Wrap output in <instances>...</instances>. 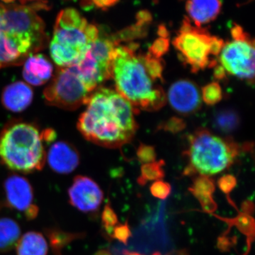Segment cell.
<instances>
[{
    "mask_svg": "<svg viewBox=\"0 0 255 255\" xmlns=\"http://www.w3.org/2000/svg\"><path fill=\"white\" fill-rule=\"evenodd\" d=\"M46 160L50 169L56 173L68 174L78 167L80 157L78 151L71 144L58 141L50 145Z\"/></svg>",
    "mask_w": 255,
    "mask_h": 255,
    "instance_id": "cell-14",
    "label": "cell"
},
{
    "mask_svg": "<svg viewBox=\"0 0 255 255\" xmlns=\"http://www.w3.org/2000/svg\"><path fill=\"white\" fill-rule=\"evenodd\" d=\"M49 240L50 246L55 255H62V250L67 245L80 237V233L64 232L58 229H46L45 231Z\"/></svg>",
    "mask_w": 255,
    "mask_h": 255,
    "instance_id": "cell-22",
    "label": "cell"
},
{
    "mask_svg": "<svg viewBox=\"0 0 255 255\" xmlns=\"http://www.w3.org/2000/svg\"><path fill=\"white\" fill-rule=\"evenodd\" d=\"M119 43L114 36L102 35L92 43L85 58L75 65L80 78L92 92L106 80L112 78L114 51Z\"/></svg>",
    "mask_w": 255,
    "mask_h": 255,
    "instance_id": "cell-10",
    "label": "cell"
},
{
    "mask_svg": "<svg viewBox=\"0 0 255 255\" xmlns=\"http://www.w3.org/2000/svg\"><path fill=\"white\" fill-rule=\"evenodd\" d=\"M214 75L216 80H223L226 78V72L221 65H216L214 67Z\"/></svg>",
    "mask_w": 255,
    "mask_h": 255,
    "instance_id": "cell-34",
    "label": "cell"
},
{
    "mask_svg": "<svg viewBox=\"0 0 255 255\" xmlns=\"http://www.w3.org/2000/svg\"><path fill=\"white\" fill-rule=\"evenodd\" d=\"M137 159L143 164L155 162L156 152L155 147L152 146L140 144L136 152Z\"/></svg>",
    "mask_w": 255,
    "mask_h": 255,
    "instance_id": "cell-28",
    "label": "cell"
},
{
    "mask_svg": "<svg viewBox=\"0 0 255 255\" xmlns=\"http://www.w3.org/2000/svg\"><path fill=\"white\" fill-rule=\"evenodd\" d=\"M22 4H25V3L27 2V1H33V0H19Z\"/></svg>",
    "mask_w": 255,
    "mask_h": 255,
    "instance_id": "cell-38",
    "label": "cell"
},
{
    "mask_svg": "<svg viewBox=\"0 0 255 255\" xmlns=\"http://www.w3.org/2000/svg\"><path fill=\"white\" fill-rule=\"evenodd\" d=\"M102 224L104 228L109 234H112L114 228L118 223V218L114 212L113 209L111 207L110 204H107L103 210L102 215Z\"/></svg>",
    "mask_w": 255,
    "mask_h": 255,
    "instance_id": "cell-26",
    "label": "cell"
},
{
    "mask_svg": "<svg viewBox=\"0 0 255 255\" xmlns=\"http://www.w3.org/2000/svg\"><path fill=\"white\" fill-rule=\"evenodd\" d=\"M221 0H188L186 9L197 27L211 22L221 12Z\"/></svg>",
    "mask_w": 255,
    "mask_h": 255,
    "instance_id": "cell-17",
    "label": "cell"
},
{
    "mask_svg": "<svg viewBox=\"0 0 255 255\" xmlns=\"http://www.w3.org/2000/svg\"><path fill=\"white\" fill-rule=\"evenodd\" d=\"M95 255H112L111 254L110 252L108 251H105V250H102V251H100L97 252V253H96ZM122 255H142L140 254H138V253H130V252H128L126 251L124 252V254ZM152 255H161L159 254V253H156L155 254H153Z\"/></svg>",
    "mask_w": 255,
    "mask_h": 255,
    "instance_id": "cell-35",
    "label": "cell"
},
{
    "mask_svg": "<svg viewBox=\"0 0 255 255\" xmlns=\"http://www.w3.org/2000/svg\"><path fill=\"white\" fill-rule=\"evenodd\" d=\"M69 203L83 213H92L100 209L103 191L91 178L78 175L74 178L68 189Z\"/></svg>",
    "mask_w": 255,
    "mask_h": 255,
    "instance_id": "cell-12",
    "label": "cell"
},
{
    "mask_svg": "<svg viewBox=\"0 0 255 255\" xmlns=\"http://www.w3.org/2000/svg\"><path fill=\"white\" fill-rule=\"evenodd\" d=\"M142 62L146 71L153 81H163L162 74L164 71L163 60L161 58H155L148 53L142 55Z\"/></svg>",
    "mask_w": 255,
    "mask_h": 255,
    "instance_id": "cell-24",
    "label": "cell"
},
{
    "mask_svg": "<svg viewBox=\"0 0 255 255\" xmlns=\"http://www.w3.org/2000/svg\"><path fill=\"white\" fill-rule=\"evenodd\" d=\"M241 124L238 112L232 109H223L215 113L213 124L216 130L223 133H230L237 130Z\"/></svg>",
    "mask_w": 255,
    "mask_h": 255,
    "instance_id": "cell-21",
    "label": "cell"
},
{
    "mask_svg": "<svg viewBox=\"0 0 255 255\" xmlns=\"http://www.w3.org/2000/svg\"><path fill=\"white\" fill-rule=\"evenodd\" d=\"M33 99L31 87L24 82H13L7 85L1 93V103L10 112L18 113L29 107Z\"/></svg>",
    "mask_w": 255,
    "mask_h": 255,
    "instance_id": "cell-16",
    "label": "cell"
},
{
    "mask_svg": "<svg viewBox=\"0 0 255 255\" xmlns=\"http://www.w3.org/2000/svg\"><path fill=\"white\" fill-rule=\"evenodd\" d=\"M164 165L163 160L142 164L141 175L137 179V182L140 185H145L147 182L157 181L162 179L164 176V171L162 168Z\"/></svg>",
    "mask_w": 255,
    "mask_h": 255,
    "instance_id": "cell-23",
    "label": "cell"
},
{
    "mask_svg": "<svg viewBox=\"0 0 255 255\" xmlns=\"http://www.w3.org/2000/svg\"><path fill=\"white\" fill-rule=\"evenodd\" d=\"M6 204L12 209L22 212L26 219L33 220L38 216V206L33 203L34 193L26 178L11 174L4 183Z\"/></svg>",
    "mask_w": 255,
    "mask_h": 255,
    "instance_id": "cell-11",
    "label": "cell"
},
{
    "mask_svg": "<svg viewBox=\"0 0 255 255\" xmlns=\"http://www.w3.org/2000/svg\"><path fill=\"white\" fill-rule=\"evenodd\" d=\"M4 21V9H3L2 4H0V28L2 26Z\"/></svg>",
    "mask_w": 255,
    "mask_h": 255,
    "instance_id": "cell-37",
    "label": "cell"
},
{
    "mask_svg": "<svg viewBox=\"0 0 255 255\" xmlns=\"http://www.w3.org/2000/svg\"><path fill=\"white\" fill-rule=\"evenodd\" d=\"M137 46L118 45L114 51L112 78L117 92L127 100L137 113L138 110L155 112L165 105L167 97L162 87L156 85L146 71Z\"/></svg>",
    "mask_w": 255,
    "mask_h": 255,
    "instance_id": "cell-2",
    "label": "cell"
},
{
    "mask_svg": "<svg viewBox=\"0 0 255 255\" xmlns=\"http://www.w3.org/2000/svg\"><path fill=\"white\" fill-rule=\"evenodd\" d=\"M202 100L206 105H217L223 100V91L218 82H212L203 87L201 92Z\"/></svg>",
    "mask_w": 255,
    "mask_h": 255,
    "instance_id": "cell-25",
    "label": "cell"
},
{
    "mask_svg": "<svg viewBox=\"0 0 255 255\" xmlns=\"http://www.w3.org/2000/svg\"><path fill=\"white\" fill-rule=\"evenodd\" d=\"M242 147L230 137L217 136L206 129H199L189 137L186 155L189 165L186 172H199L207 177L219 174L233 163Z\"/></svg>",
    "mask_w": 255,
    "mask_h": 255,
    "instance_id": "cell-5",
    "label": "cell"
},
{
    "mask_svg": "<svg viewBox=\"0 0 255 255\" xmlns=\"http://www.w3.org/2000/svg\"><path fill=\"white\" fill-rule=\"evenodd\" d=\"M44 142L36 126L11 122L0 132V164L20 173L41 170L46 159Z\"/></svg>",
    "mask_w": 255,
    "mask_h": 255,
    "instance_id": "cell-3",
    "label": "cell"
},
{
    "mask_svg": "<svg viewBox=\"0 0 255 255\" xmlns=\"http://www.w3.org/2000/svg\"><path fill=\"white\" fill-rule=\"evenodd\" d=\"M150 192L152 195L157 199H167L171 193V186L169 183L163 182L162 180L155 181L151 185Z\"/></svg>",
    "mask_w": 255,
    "mask_h": 255,
    "instance_id": "cell-29",
    "label": "cell"
},
{
    "mask_svg": "<svg viewBox=\"0 0 255 255\" xmlns=\"http://www.w3.org/2000/svg\"><path fill=\"white\" fill-rule=\"evenodd\" d=\"M219 189L225 194H229L237 185V179L231 174H226L218 181Z\"/></svg>",
    "mask_w": 255,
    "mask_h": 255,
    "instance_id": "cell-31",
    "label": "cell"
},
{
    "mask_svg": "<svg viewBox=\"0 0 255 255\" xmlns=\"http://www.w3.org/2000/svg\"><path fill=\"white\" fill-rule=\"evenodd\" d=\"M169 40L167 38H157L149 48L148 53L157 58H161L167 53L169 48Z\"/></svg>",
    "mask_w": 255,
    "mask_h": 255,
    "instance_id": "cell-27",
    "label": "cell"
},
{
    "mask_svg": "<svg viewBox=\"0 0 255 255\" xmlns=\"http://www.w3.org/2000/svg\"><path fill=\"white\" fill-rule=\"evenodd\" d=\"M216 187L214 182L207 176L201 175L196 178L190 190L197 198L206 211L212 212L216 209V203L213 200L212 194Z\"/></svg>",
    "mask_w": 255,
    "mask_h": 255,
    "instance_id": "cell-19",
    "label": "cell"
},
{
    "mask_svg": "<svg viewBox=\"0 0 255 255\" xmlns=\"http://www.w3.org/2000/svg\"><path fill=\"white\" fill-rule=\"evenodd\" d=\"M119 0H91L92 2L94 3L96 6L102 9L113 6Z\"/></svg>",
    "mask_w": 255,
    "mask_h": 255,
    "instance_id": "cell-33",
    "label": "cell"
},
{
    "mask_svg": "<svg viewBox=\"0 0 255 255\" xmlns=\"http://www.w3.org/2000/svg\"><path fill=\"white\" fill-rule=\"evenodd\" d=\"M100 30L87 22L76 9L60 11L55 22L50 43L52 60L59 68L75 66L85 58Z\"/></svg>",
    "mask_w": 255,
    "mask_h": 255,
    "instance_id": "cell-4",
    "label": "cell"
},
{
    "mask_svg": "<svg viewBox=\"0 0 255 255\" xmlns=\"http://www.w3.org/2000/svg\"><path fill=\"white\" fill-rule=\"evenodd\" d=\"M186 127V123L183 119L178 117H172L160 126L159 128L171 133H177L182 131Z\"/></svg>",
    "mask_w": 255,
    "mask_h": 255,
    "instance_id": "cell-30",
    "label": "cell"
},
{
    "mask_svg": "<svg viewBox=\"0 0 255 255\" xmlns=\"http://www.w3.org/2000/svg\"><path fill=\"white\" fill-rule=\"evenodd\" d=\"M16 250L17 255H48V243L42 233L30 231L19 238Z\"/></svg>",
    "mask_w": 255,
    "mask_h": 255,
    "instance_id": "cell-18",
    "label": "cell"
},
{
    "mask_svg": "<svg viewBox=\"0 0 255 255\" xmlns=\"http://www.w3.org/2000/svg\"><path fill=\"white\" fill-rule=\"evenodd\" d=\"M86 110L79 118L78 128L88 141L117 148L131 140L137 129L132 105L118 92L105 87L92 92Z\"/></svg>",
    "mask_w": 255,
    "mask_h": 255,
    "instance_id": "cell-1",
    "label": "cell"
},
{
    "mask_svg": "<svg viewBox=\"0 0 255 255\" xmlns=\"http://www.w3.org/2000/svg\"><path fill=\"white\" fill-rule=\"evenodd\" d=\"M3 1H4L5 3H10L11 1H14V0H2Z\"/></svg>",
    "mask_w": 255,
    "mask_h": 255,
    "instance_id": "cell-39",
    "label": "cell"
},
{
    "mask_svg": "<svg viewBox=\"0 0 255 255\" xmlns=\"http://www.w3.org/2000/svg\"><path fill=\"white\" fill-rule=\"evenodd\" d=\"M159 35L162 38H167L168 36V32H167V28H164V26H160L159 28Z\"/></svg>",
    "mask_w": 255,
    "mask_h": 255,
    "instance_id": "cell-36",
    "label": "cell"
},
{
    "mask_svg": "<svg viewBox=\"0 0 255 255\" xmlns=\"http://www.w3.org/2000/svg\"><path fill=\"white\" fill-rule=\"evenodd\" d=\"M112 236L114 238L118 240L121 243L127 244L129 238L131 237V232H130V228L128 227L127 223H126L124 225L116 226L114 228Z\"/></svg>",
    "mask_w": 255,
    "mask_h": 255,
    "instance_id": "cell-32",
    "label": "cell"
},
{
    "mask_svg": "<svg viewBox=\"0 0 255 255\" xmlns=\"http://www.w3.org/2000/svg\"><path fill=\"white\" fill-rule=\"evenodd\" d=\"M167 100L178 114L189 115L200 110L202 99L196 83L189 80H179L169 87Z\"/></svg>",
    "mask_w": 255,
    "mask_h": 255,
    "instance_id": "cell-13",
    "label": "cell"
},
{
    "mask_svg": "<svg viewBox=\"0 0 255 255\" xmlns=\"http://www.w3.org/2000/svg\"><path fill=\"white\" fill-rule=\"evenodd\" d=\"M21 238V228L14 220L0 219V253H7L16 248Z\"/></svg>",
    "mask_w": 255,
    "mask_h": 255,
    "instance_id": "cell-20",
    "label": "cell"
},
{
    "mask_svg": "<svg viewBox=\"0 0 255 255\" xmlns=\"http://www.w3.org/2000/svg\"><path fill=\"white\" fill-rule=\"evenodd\" d=\"M173 45L183 61L190 66L191 71L198 73L217 65V60L211 59L210 56H217L221 53L224 41L211 36L205 29L192 26L189 18H186Z\"/></svg>",
    "mask_w": 255,
    "mask_h": 255,
    "instance_id": "cell-7",
    "label": "cell"
},
{
    "mask_svg": "<svg viewBox=\"0 0 255 255\" xmlns=\"http://www.w3.org/2000/svg\"><path fill=\"white\" fill-rule=\"evenodd\" d=\"M4 21L1 29L26 56L43 49L47 36L45 23L33 6L2 4Z\"/></svg>",
    "mask_w": 255,
    "mask_h": 255,
    "instance_id": "cell-6",
    "label": "cell"
},
{
    "mask_svg": "<svg viewBox=\"0 0 255 255\" xmlns=\"http://www.w3.org/2000/svg\"><path fill=\"white\" fill-rule=\"evenodd\" d=\"M92 92L75 66L59 68L43 92L48 105L65 110H75L85 105Z\"/></svg>",
    "mask_w": 255,
    "mask_h": 255,
    "instance_id": "cell-8",
    "label": "cell"
},
{
    "mask_svg": "<svg viewBox=\"0 0 255 255\" xmlns=\"http://www.w3.org/2000/svg\"><path fill=\"white\" fill-rule=\"evenodd\" d=\"M53 64L41 53L29 55L23 62V78L28 85H44L53 78Z\"/></svg>",
    "mask_w": 255,
    "mask_h": 255,
    "instance_id": "cell-15",
    "label": "cell"
},
{
    "mask_svg": "<svg viewBox=\"0 0 255 255\" xmlns=\"http://www.w3.org/2000/svg\"><path fill=\"white\" fill-rule=\"evenodd\" d=\"M232 41L224 43L220 60L226 73L254 83L255 41L239 25L231 28Z\"/></svg>",
    "mask_w": 255,
    "mask_h": 255,
    "instance_id": "cell-9",
    "label": "cell"
}]
</instances>
